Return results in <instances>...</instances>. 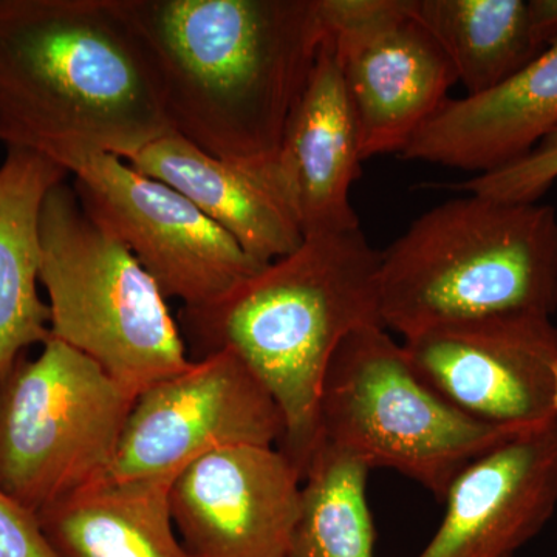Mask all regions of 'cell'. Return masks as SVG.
I'll use <instances>...</instances> for the list:
<instances>
[{
    "mask_svg": "<svg viewBox=\"0 0 557 557\" xmlns=\"http://www.w3.org/2000/svg\"><path fill=\"white\" fill-rule=\"evenodd\" d=\"M369 472L357 458L319 443L304 472L288 557H375Z\"/></svg>",
    "mask_w": 557,
    "mask_h": 557,
    "instance_id": "ffe728a7",
    "label": "cell"
},
{
    "mask_svg": "<svg viewBox=\"0 0 557 557\" xmlns=\"http://www.w3.org/2000/svg\"><path fill=\"white\" fill-rule=\"evenodd\" d=\"M380 263L361 226L304 237L222 298L180 310L190 359L228 351L270 392L284 417L278 450L302 478L333 355L355 330L381 324Z\"/></svg>",
    "mask_w": 557,
    "mask_h": 557,
    "instance_id": "3957f363",
    "label": "cell"
},
{
    "mask_svg": "<svg viewBox=\"0 0 557 557\" xmlns=\"http://www.w3.org/2000/svg\"><path fill=\"white\" fill-rule=\"evenodd\" d=\"M361 137L362 159L401 153L431 120L456 72L410 0H319Z\"/></svg>",
    "mask_w": 557,
    "mask_h": 557,
    "instance_id": "9c48e42d",
    "label": "cell"
},
{
    "mask_svg": "<svg viewBox=\"0 0 557 557\" xmlns=\"http://www.w3.org/2000/svg\"><path fill=\"white\" fill-rule=\"evenodd\" d=\"M61 166L91 214L134 252L166 299L200 307L263 265L193 201L108 153H76Z\"/></svg>",
    "mask_w": 557,
    "mask_h": 557,
    "instance_id": "ba28073f",
    "label": "cell"
},
{
    "mask_svg": "<svg viewBox=\"0 0 557 557\" xmlns=\"http://www.w3.org/2000/svg\"><path fill=\"white\" fill-rule=\"evenodd\" d=\"M557 127V42L475 97L448 98L399 157L487 174L527 156Z\"/></svg>",
    "mask_w": 557,
    "mask_h": 557,
    "instance_id": "9a60e30c",
    "label": "cell"
},
{
    "mask_svg": "<svg viewBox=\"0 0 557 557\" xmlns=\"http://www.w3.org/2000/svg\"><path fill=\"white\" fill-rule=\"evenodd\" d=\"M174 479H104L38 515L57 557H193L172 520Z\"/></svg>",
    "mask_w": 557,
    "mask_h": 557,
    "instance_id": "ac0fdd59",
    "label": "cell"
},
{
    "mask_svg": "<svg viewBox=\"0 0 557 557\" xmlns=\"http://www.w3.org/2000/svg\"><path fill=\"white\" fill-rule=\"evenodd\" d=\"M437 40L467 97L518 75L542 53L531 33L525 0H410Z\"/></svg>",
    "mask_w": 557,
    "mask_h": 557,
    "instance_id": "d6986e66",
    "label": "cell"
},
{
    "mask_svg": "<svg viewBox=\"0 0 557 557\" xmlns=\"http://www.w3.org/2000/svg\"><path fill=\"white\" fill-rule=\"evenodd\" d=\"M302 475L274 446H233L172 482V520L193 557H288Z\"/></svg>",
    "mask_w": 557,
    "mask_h": 557,
    "instance_id": "7c38bea8",
    "label": "cell"
},
{
    "mask_svg": "<svg viewBox=\"0 0 557 557\" xmlns=\"http://www.w3.org/2000/svg\"><path fill=\"white\" fill-rule=\"evenodd\" d=\"M429 386L465 416L528 429L557 420V327L539 314L435 325L403 339Z\"/></svg>",
    "mask_w": 557,
    "mask_h": 557,
    "instance_id": "8fae6325",
    "label": "cell"
},
{
    "mask_svg": "<svg viewBox=\"0 0 557 557\" xmlns=\"http://www.w3.org/2000/svg\"><path fill=\"white\" fill-rule=\"evenodd\" d=\"M362 161L354 106L336 51L324 35L273 166L278 193L304 237L359 228L350 189Z\"/></svg>",
    "mask_w": 557,
    "mask_h": 557,
    "instance_id": "5bb4252c",
    "label": "cell"
},
{
    "mask_svg": "<svg viewBox=\"0 0 557 557\" xmlns=\"http://www.w3.org/2000/svg\"><path fill=\"white\" fill-rule=\"evenodd\" d=\"M380 321L403 339L446 322L557 310V212L468 194L381 251Z\"/></svg>",
    "mask_w": 557,
    "mask_h": 557,
    "instance_id": "277c9868",
    "label": "cell"
},
{
    "mask_svg": "<svg viewBox=\"0 0 557 557\" xmlns=\"http://www.w3.org/2000/svg\"><path fill=\"white\" fill-rule=\"evenodd\" d=\"M556 409H557V366H556Z\"/></svg>",
    "mask_w": 557,
    "mask_h": 557,
    "instance_id": "cb8c5ba5",
    "label": "cell"
},
{
    "mask_svg": "<svg viewBox=\"0 0 557 557\" xmlns=\"http://www.w3.org/2000/svg\"><path fill=\"white\" fill-rule=\"evenodd\" d=\"M40 244L51 338L97 362L135 399L189 368L166 296L67 180L44 203Z\"/></svg>",
    "mask_w": 557,
    "mask_h": 557,
    "instance_id": "5b68a950",
    "label": "cell"
},
{
    "mask_svg": "<svg viewBox=\"0 0 557 557\" xmlns=\"http://www.w3.org/2000/svg\"><path fill=\"white\" fill-rule=\"evenodd\" d=\"M0 557H57L35 512L0 490Z\"/></svg>",
    "mask_w": 557,
    "mask_h": 557,
    "instance_id": "7402d4cb",
    "label": "cell"
},
{
    "mask_svg": "<svg viewBox=\"0 0 557 557\" xmlns=\"http://www.w3.org/2000/svg\"><path fill=\"white\" fill-rule=\"evenodd\" d=\"M318 426L319 443L370 471H397L442 500L474 458L527 431L482 423L454 408L381 324L355 330L333 355Z\"/></svg>",
    "mask_w": 557,
    "mask_h": 557,
    "instance_id": "8992f818",
    "label": "cell"
},
{
    "mask_svg": "<svg viewBox=\"0 0 557 557\" xmlns=\"http://www.w3.org/2000/svg\"><path fill=\"white\" fill-rule=\"evenodd\" d=\"M126 161L193 201L260 265L288 256L302 244V233L273 174L209 156L175 132Z\"/></svg>",
    "mask_w": 557,
    "mask_h": 557,
    "instance_id": "2e32d148",
    "label": "cell"
},
{
    "mask_svg": "<svg viewBox=\"0 0 557 557\" xmlns=\"http://www.w3.org/2000/svg\"><path fill=\"white\" fill-rule=\"evenodd\" d=\"M70 177L36 150L7 146L0 164V379L28 348L51 338L50 307L39 295L40 215Z\"/></svg>",
    "mask_w": 557,
    "mask_h": 557,
    "instance_id": "e0dca14e",
    "label": "cell"
},
{
    "mask_svg": "<svg viewBox=\"0 0 557 557\" xmlns=\"http://www.w3.org/2000/svg\"><path fill=\"white\" fill-rule=\"evenodd\" d=\"M284 429L270 392L239 358L219 351L135 399L106 479H175L214 450L278 445Z\"/></svg>",
    "mask_w": 557,
    "mask_h": 557,
    "instance_id": "30bf717a",
    "label": "cell"
},
{
    "mask_svg": "<svg viewBox=\"0 0 557 557\" xmlns=\"http://www.w3.org/2000/svg\"><path fill=\"white\" fill-rule=\"evenodd\" d=\"M170 132L115 0H0V143L129 160Z\"/></svg>",
    "mask_w": 557,
    "mask_h": 557,
    "instance_id": "7a4b0ae2",
    "label": "cell"
},
{
    "mask_svg": "<svg viewBox=\"0 0 557 557\" xmlns=\"http://www.w3.org/2000/svg\"><path fill=\"white\" fill-rule=\"evenodd\" d=\"M557 182V127L527 156L487 174L475 175L457 190L512 203H534Z\"/></svg>",
    "mask_w": 557,
    "mask_h": 557,
    "instance_id": "44dd1931",
    "label": "cell"
},
{
    "mask_svg": "<svg viewBox=\"0 0 557 557\" xmlns=\"http://www.w3.org/2000/svg\"><path fill=\"white\" fill-rule=\"evenodd\" d=\"M156 76L172 132L273 174L324 39L319 0H115Z\"/></svg>",
    "mask_w": 557,
    "mask_h": 557,
    "instance_id": "6da1fadb",
    "label": "cell"
},
{
    "mask_svg": "<svg viewBox=\"0 0 557 557\" xmlns=\"http://www.w3.org/2000/svg\"><path fill=\"white\" fill-rule=\"evenodd\" d=\"M443 500L437 533L417 557H515L557 508V420L474 458Z\"/></svg>",
    "mask_w": 557,
    "mask_h": 557,
    "instance_id": "4fadbf2b",
    "label": "cell"
},
{
    "mask_svg": "<svg viewBox=\"0 0 557 557\" xmlns=\"http://www.w3.org/2000/svg\"><path fill=\"white\" fill-rule=\"evenodd\" d=\"M528 17L539 49L557 42V0H528Z\"/></svg>",
    "mask_w": 557,
    "mask_h": 557,
    "instance_id": "603a6c76",
    "label": "cell"
},
{
    "mask_svg": "<svg viewBox=\"0 0 557 557\" xmlns=\"http://www.w3.org/2000/svg\"><path fill=\"white\" fill-rule=\"evenodd\" d=\"M131 397L86 355L50 338L0 379V490L39 515L108 478Z\"/></svg>",
    "mask_w": 557,
    "mask_h": 557,
    "instance_id": "52a82bcc",
    "label": "cell"
}]
</instances>
